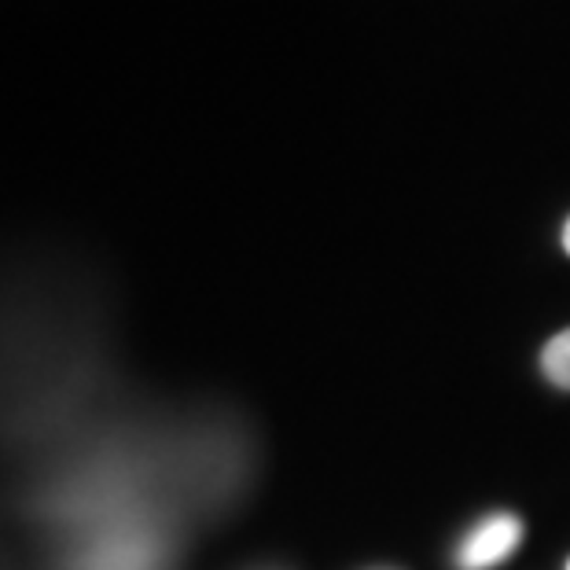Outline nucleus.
<instances>
[{
	"label": "nucleus",
	"instance_id": "nucleus-1",
	"mask_svg": "<svg viewBox=\"0 0 570 570\" xmlns=\"http://www.w3.org/2000/svg\"><path fill=\"white\" fill-rule=\"evenodd\" d=\"M519 541H523V523H519L512 512H493L460 541L456 567L460 570H490L497 563H504L508 556L519 549Z\"/></svg>",
	"mask_w": 570,
	"mask_h": 570
},
{
	"label": "nucleus",
	"instance_id": "nucleus-2",
	"mask_svg": "<svg viewBox=\"0 0 570 570\" xmlns=\"http://www.w3.org/2000/svg\"><path fill=\"white\" fill-rule=\"evenodd\" d=\"M541 368L560 391H570V327L560 335H552V343L544 346V354H541Z\"/></svg>",
	"mask_w": 570,
	"mask_h": 570
},
{
	"label": "nucleus",
	"instance_id": "nucleus-3",
	"mask_svg": "<svg viewBox=\"0 0 570 570\" xmlns=\"http://www.w3.org/2000/svg\"><path fill=\"white\" fill-rule=\"evenodd\" d=\"M563 250L570 254V222L563 225Z\"/></svg>",
	"mask_w": 570,
	"mask_h": 570
},
{
	"label": "nucleus",
	"instance_id": "nucleus-4",
	"mask_svg": "<svg viewBox=\"0 0 570 570\" xmlns=\"http://www.w3.org/2000/svg\"><path fill=\"white\" fill-rule=\"evenodd\" d=\"M567 570H570V560H567Z\"/></svg>",
	"mask_w": 570,
	"mask_h": 570
}]
</instances>
